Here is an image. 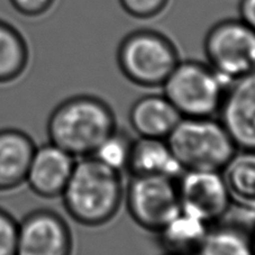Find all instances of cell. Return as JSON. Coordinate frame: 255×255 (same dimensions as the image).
I'll return each instance as SVG.
<instances>
[{"instance_id":"9","label":"cell","mask_w":255,"mask_h":255,"mask_svg":"<svg viewBox=\"0 0 255 255\" xmlns=\"http://www.w3.org/2000/svg\"><path fill=\"white\" fill-rule=\"evenodd\" d=\"M73 236L55 210L38 208L18 222L16 255H72Z\"/></svg>"},{"instance_id":"13","label":"cell","mask_w":255,"mask_h":255,"mask_svg":"<svg viewBox=\"0 0 255 255\" xmlns=\"http://www.w3.org/2000/svg\"><path fill=\"white\" fill-rule=\"evenodd\" d=\"M181 115L163 94L139 97L130 106L128 120L138 137L166 139Z\"/></svg>"},{"instance_id":"23","label":"cell","mask_w":255,"mask_h":255,"mask_svg":"<svg viewBox=\"0 0 255 255\" xmlns=\"http://www.w3.org/2000/svg\"><path fill=\"white\" fill-rule=\"evenodd\" d=\"M240 18L255 30V0H241Z\"/></svg>"},{"instance_id":"8","label":"cell","mask_w":255,"mask_h":255,"mask_svg":"<svg viewBox=\"0 0 255 255\" xmlns=\"http://www.w3.org/2000/svg\"><path fill=\"white\" fill-rule=\"evenodd\" d=\"M180 208L209 225L227 217L232 209L230 192L222 171L184 170L175 179Z\"/></svg>"},{"instance_id":"7","label":"cell","mask_w":255,"mask_h":255,"mask_svg":"<svg viewBox=\"0 0 255 255\" xmlns=\"http://www.w3.org/2000/svg\"><path fill=\"white\" fill-rule=\"evenodd\" d=\"M124 201L134 223L154 234L180 210L175 180L160 175H130Z\"/></svg>"},{"instance_id":"5","label":"cell","mask_w":255,"mask_h":255,"mask_svg":"<svg viewBox=\"0 0 255 255\" xmlns=\"http://www.w3.org/2000/svg\"><path fill=\"white\" fill-rule=\"evenodd\" d=\"M228 85L207 62L187 60L180 61L162 89L181 117H214Z\"/></svg>"},{"instance_id":"16","label":"cell","mask_w":255,"mask_h":255,"mask_svg":"<svg viewBox=\"0 0 255 255\" xmlns=\"http://www.w3.org/2000/svg\"><path fill=\"white\" fill-rule=\"evenodd\" d=\"M209 225L200 218L184 212H179L155 233L157 243L164 253L195 255L207 235Z\"/></svg>"},{"instance_id":"19","label":"cell","mask_w":255,"mask_h":255,"mask_svg":"<svg viewBox=\"0 0 255 255\" xmlns=\"http://www.w3.org/2000/svg\"><path fill=\"white\" fill-rule=\"evenodd\" d=\"M133 142L134 139L126 131L117 128L97 147L92 156L122 173L127 170Z\"/></svg>"},{"instance_id":"18","label":"cell","mask_w":255,"mask_h":255,"mask_svg":"<svg viewBox=\"0 0 255 255\" xmlns=\"http://www.w3.org/2000/svg\"><path fill=\"white\" fill-rule=\"evenodd\" d=\"M29 63L27 41L15 26L0 18V85L14 82Z\"/></svg>"},{"instance_id":"24","label":"cell","mask_w":255,"mask_h":255,"mask_svg":"<svg viewBox=\"0 0 255 255\" xmlns=\"http://www.w3.org/2000/svg\"><path fill=\"white\" fill-rule=\"evenodd\" d=\"M252 236H253V242H254V246H255V226H254V230L252 231Z\"/></svg>"},{"instance_id":"4","label":"cell","mask_w":255,"mask_h":255,"mask_svg":"<svg viewBox=\"0 0 255 255\" xmlns=\"http://www.w3.org/2000/svg\"><path fill=\"white\" fill-rule=\"evenodd\" d=\"M180 61L174 43L153 29L127 34L117 48V64L122 74L143 88L163 86Z\"/></svg>"},{"instance_id":"25","label":"cell","mask_w":255,"mask_h":255,"mask_svg":"<svg viewBox=\"0 0 255 255\" xmlns=\"http://www.w3.org/2000/svg\"><path fill=\"white\" fill-rule=\"evenodd\" d=\"M163 255H180V254H173V253H164Z\"/></svg>"},{"instance_id":"12","label":"cell","mask_w":255,"mask_h":255,"mask_svg":"<svg viewBox=\"0 0 255 255\" xmlns=\"http://www.w3.org/2000/svg\"><path fill=\"white\" fill-rule=\"evenodd\" d=\"M35 148L36 144L26 131L14 127L0 129V192L25 183Z\"/></svg>"},{"instance_id":"14","label":"cell","mask_w":255,"mask_h":255,"mask_svg":"<svg viewBox=\"0 0 255 255\" xmlns=\"http://www.w3.org/2000/svg\"><path fill=\"white\" fill-rule=\"evenodd\" d=\"M222 174L230 192L232 208L255 223V151L237 149Z\"/></svg>"},{"instance_id":"1","label":"cell","mask_w":255,"mask_h":255,"mask_svg":"<svg viewBox=\"0 0 255 255\" xmlns=\"http://www.w3.org/2000/svg\"><path fill=\"white\" fill-rule=\"evenodd\" d=\"M124 195L122 173L90 155L76 161L61 198L65 212L74 222L99 227L117 216Z\"/></svg>"},{"instance_id":"2","label":"cell","mask_w":255,"mask_h":255,"mask_svg":"<svg viewBox=\"0 0 255 255\" xmlns=\"http://www.w3.org/2000/svg\"><path fill=\"white\" fill-rule=\"evenodd\" d=\"M117 129L116 115L104 99L91 95L69 97L51 112L48 142L77 157L90 156Z\"/></svg>"},{"instance_id":"6","label":"cell","mask_w":255,"mask_h":255,"mask_svg":"<svg viewBox=\"0 0 255 255\" xmlns=\"http://www.w3.org/2000/svg\"><path fill=\"white\" fill-rule=\"evenodd\" d=\"M204 53L210 67L231 83L255 70V30L241 18L218 21L206 34Z\"/></svg>"},{"instance_id":"10","label":"cell","mask_w":255,"mask_h":255,"mask_svg":"<svg viewBox=\"0 0 255 255\" xmlns=\"http://www.w3.org/2000/svg\"><path fill=\"white\" fill-rule=\"evenodd\" d=\"M218 115L237 149L255 151V70L228 85Z\"/></svg>"},{"instance_id":"21","label":"cell","mask_w":255,"mask_h":255,"mask_svg":"<svg viewBox=\"0 0 255 255\" xmlns=\"http://www.w3.org/2000/svg\"><path fill=\"white\" fill-rule=\"evenodd\" d=\"M18 222L7 210L0 208V255H16Z\"/></svg>"},{"instance_id":"3","label":"cell","mask_w":255,"mask_h":255,"mask_svg":"<svg viewBox=\"0 0 255 255\" xmlns=\"http://www.w3.org/2000/svg\"><path fill=\"white\" fill-rule=\"evenodd\" d=\"M182 170L222 171L237 147L214 117H182L166 137Z\"/></svg>"},{"instance_id":"17","label":"cell","mask_w":255,"mask_h":255,"mask_svg":"<svg viewBox=\"0 0 255 255\" xmlns=\"http://www.w3.org/2000/svg\"><path fill=\"white\" fill-rule=\"evenodd\" d=\"M195 255H255L252 232L225 219L209 227Z\"/></svg>"},{"instance_id":"20","label":"cell","mask_w":255,"mask_h":255,"mask_svg":"<svg viewBox=\"0 0 255 255\" xmlns=\"http://www.w3.org/2000/svg\"><path fill=\"white\" fill-rule=\"evenodd\" d=\"M170 0H120L127 14L137 19H151L160 15Z\"/></svg>"},{"instance_id":"11","label":"cell","mask_w":255,"mask_h":255,"mask_svg":"<svg viewBox=\"0 0 255 255\" xmlns=\"http://www.w3.org/2000/svg\"><path fill=\"white\" fill-rule=\"evenodd\" d=\"M76 157L48 142L36 146L25 183L44 199L61 197L73 172Z\"/></svg>"},{"instance_id":"15","label":"cell","mask_w":255,"mask_h":255,"mask_svg":"<svg viewBox=\"0 0 255 255\" xmlns=\"http://www.w3.org/2000/svg\"><path fill=\"white\" fill-rule=\"evenodd\" d=\"M130 175H160L177 179L183 172L166 139H134L127 170Z\"/></svg>"},{"instance_id":"22","label":"cell","mask_w":255,"mask_h":255,"mask_svg":"<svg viewBox=\"0 0 255 255\" xmlns=\"http://www.w3.org/2000/svg\"><path fill=\"white\" fill-rule=\"evenodd\" d=\"M14 9L26 17H38L51 9L55 0H9Z\"/></svg>"}]
</instances>
